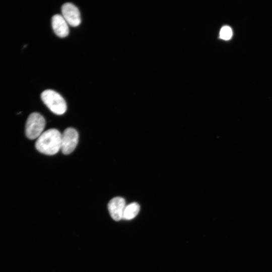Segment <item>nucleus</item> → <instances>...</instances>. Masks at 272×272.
I'll return each mask as SVG.
<instances>
[{
    "mask_svg": "<svg viewBox=\"0 0 272 272\" xmlns=\"http://www.w3.org/2000/svg\"><path fill=\"white\" fill-rule=\"evenodd\" d=\"M61 139V133L57 129H49L37 138L35 147L42 154L53 155L60 150Z\"/></svg>",
    "mask_w": 272,
    "mask_h": 272,
    "instance_id": "1",
    "label": "nucleus"
},
{
    "mask_svg": "<svg viewBox=\"0 0 272 272\" xmlns=\"http://www.w3.org/2000/svg\"><path fill=\"white\" fill-rule=\"evenodd\" d=\"M41 98L43 103L54 114L61 115L66 111V102L57 92L52 90H46L42 92Z\"/></svg>",
    "mask_w": 272,
    "mask_h": 272,
    "instance_id": "2",
    "label": "nucleus"
},
{
    "mask_svg": "<svg viewBox=\"0 0 272 272\" xmlns=\"http://www.w3.org/2000/svg\"><path fill=\"white\" fill-rule=\"evenodd\" d=\"M45 125V120L39 113L30 114L26 123V135L30 140L38 138L43 133Z\"/></svg>",
    "mask_w": 272,
    "mask_h": 272,
    "instance_id": "3",
    "label": "nucleus"
},
{
    "mask_svg": "<svg viewBox=\"0 0 272 272\" xmlns=\"http://www.w3.org/2000/svg\"><path fill=\"white\" fill-rule=\"evenodd\" d=\"M78 140V132L75 128H66L61 134L60 150L62 153L68 155L73 152L77 146Z\"/></svg>",
    "mask_w": 272,
    "mask_h": 272,
    "instance_id": "4",
    "label": "nucleus"
},
{
    "mask_svg": "<svg viewBox=\"0 0 272 272\" xmlns=\"http://www.w3.org/2000/svg\"><path fill=\"white\" fill-rule=\"evenodd\" d=\"M61 12L62 17L69 25L76 27L80 24L81 19L79 10L72 3L64 4L61 7Z\"/></svg>",
    "mask_w": 272,
    "mask_h": 272,
    "instance_id": "5",
    "label": "nucleus"
},
{
    "mask_svg": "<svg viewBox=\"0 0 272 272\" xmlns=\"http://www.w3.org/2000/svg\"><path fill=\"white\" fill-rule=\"evenodd\" d=\"M125 207V199L121 197L112 198L108 204V209L111 218L116 221L122 219L123 212Z\"/></svg>",
    "mask_w": 272,
    "mask_h": 272,
    "instance_id": "6",
    "label": "nucleus"
},
{
    "mask_svg": "<svg viewBox=\"0 0 272 272\" xmlns=\"http://www.w3.org/2000/svg\"><path fill=\"white\" fill-rule=\"evenodd\" d=\"M68 24L62 15L56 14L52 17L51 25L55 34L60 37L67 36L69 33Z\"/></svg>",
    "mask_w": 272,
    "mask_h": 272,
    "instance_id": "7",
    "label": "nucleus"
},
{
    "mask_svg": "<svg viewBox=\"0 0 272 272\" xmlns=\"http://www.w3.org/2000/svg\"><path fill=\"white\" fill-rule=\"evenodd\" d=\"M140 205L137 202H132L125 206L123 212L122 219L130 220L135 218L140 211Z\"/></svg>",
    "mask_w": 272,
    "mask_h": 272,
    "instance_id": "8",
    "label": "nucleus"
},
{
    "mask_svg": "<svg viewBox=\"0 0 272 272\" xmlns=\"http://www.w3.org/2000/svg\"><path fill=\"white\" fill-rule=\"evenodd\" d=\"M232 36V31L231 28L228 26L223 27L220 32V37L224 40H227L230 39Z\"/></svg>",
    "mask_w": 272,
    "mask_h": 272,
    "instance_id": "9",
    "label": "nucleus"
}]
</instances>
